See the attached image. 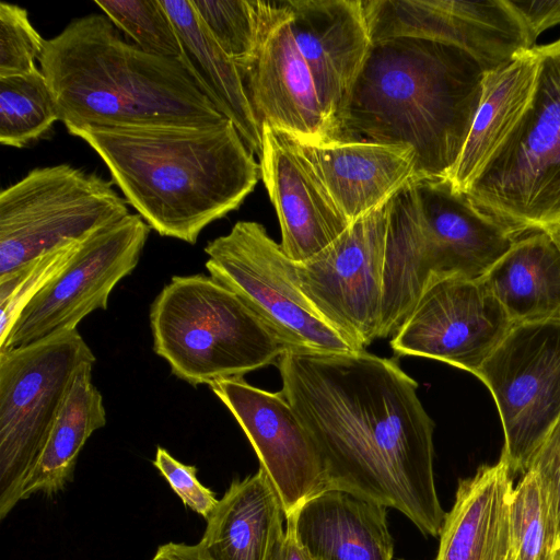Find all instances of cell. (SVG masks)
Instances as JSON below:
<instances>
[{
    "mask_svg": "<svg viewBox=\"0 0 560 560\" xmlns=\"http://www.w3.org/2000/svg\"><path fill=\"white\" fill-rule=\"evenodd\" d=\"M277 365L327 488L395 509L423 535L440 536L446 513L434 482V422L398 359L287 349Z\"/></svg>",
    "mask_w": 560,
    "mask_h": 560,
    "instance_id": "1",
    "label": "cell"
},
{
    "mask_svg": "<svg viewBox=\"0 0 560 560\" xmlns=\"http://www.w3.org/2000/svg\"><path fill=\"white\" fill-rule=\"evenodd\" d=\"M107 166L114 183L161 236L196 244L203 229L254 190L260 164L229 119L208 126L69 129Z\"/></svg>",
    "mask_w": 560,
    "mask_h": 560,
    "instance_id": "2",
    "label": "cell"
},
{
    "mask_svg": "<svg viewBox=\"0 0 560 560\" xmlns=\"http://www.w3.org/2000/svg\"><path fill=\"white\" fill-rule=\"evenodd\" d=\"M483 77L470 55L447 44L373 42L339 115L338 141L408 145L416 179L447 178L470 131Z\"/></svg>",
    "mask_w": 560,
    "mask_h": 560,
    "instance_id": "3",
    "label": "cell"
},
{
    "mask_svg": "<svg viewBox=\"0 0 560 560\" xmlns=\"http://www.w3.org/2000/svg\"><path fill=\"white\" fill-rule=\"evenodd\" d=\"M38 62L67 130L208 126L225 119L184 57L154 56L122 40L103 14L75 18L45 39Z\"/></svg>",
    "mask_w": 560,
    "mask_h": 560,
    "instance_id": "4",
    "label": "cell"
},
{
    "mask_svg": "<svg viewBox=\"0 0 560 560\" xmlns=\"http://www.w3.org/2000/svg\"><path fill=\"white\" fill-rule=\"evenodd\" d=\"M153 350L197 386L273 363L287 347L233 291L211 276H173L150 307Z\"/></svg>",
    "mask_w": 560,
    "mask_h": 560,
    "instance_id": "5",
    "label": "cell"
},
{
    "mask_svg": "<svg viewBox=\"0 0 560 560\" xmlns=\"http://www.w3.org/2000/svg\"><path fill=\"white\" fill-rule=\"evenodd\" d=\"M535 47L530 101L465 192L518 235L560 223V37Z\"/></svg>",
    "mask_w": 560,
    "mask_h": 560,
    "instance_id": "6",
    "label": "cell"
},
{
    "mask_svg": "<svg viewBox=\"0 0 560 560\" xmlns=\"http://www.w3.org/2000/svg\"><path fill=\"white\" fill-rule=\"evenodd\" d=\"M96 358L78 329L0 351V518L22 501V487L73 380Z\"/></svg>",
    "mask_w": 560,
    "mask_h": 560,
    "instance_id": "7",
    "label": "cell"
},
{
    "mask_svg": "<svg viewBox=\"0 0 560 560\" xmlns=\"http://www.w3.org/2000/svg\"><path fill=\"white\" fill-rule=\"evenodd\" d=\"M127 214L98 175L70 164L34 168L0 192V278Z\"/></svg>",
    "mask_w": 560,
    "mask_h": 560,
    "instance_id": "8",
    "label": "cell"
},
{
    "mask_svg": "<svg viewBox=\"0 0 560 560\" xmlns=\"http://www.w3.org/2000/svg\"><path fill=\"white\" fill-rule=\"evenodd\" d=\"M412 184L418 209L402 223L394 249L398 284L411 299L443 278L481 279L521 236L453 189L447 178Z\"/></svg>",
    "mask_w": 560,
    "mask_h": 560,
    "instance_id": "9",
    "label": "cell"
},
{
    "mask_svg": "<svg viewBox=\"0 0 560 560\" xmlns=\"http://www.w3.org/2000/svg\"><path fill=\"white\" fill-rule=\"evenodd\" d=\"M206 269L233 291L287 349L353 351L302 292L295 261L255 221H238L205 247Z\"/></svg>",
    "mask_w": 560,
    "mask_h": 560,
    "instance_id": "10",
    "label": "cell"
},
{
    "mask_svg": "<svg viewBox=\"0 0 560 560\" xmlns=\"http://www.w3.org/2000/svg\"><path fill=\"white\" fill-rule=\"evenodd\" d=\"M476 376L492 394L502 421V457L525 474L560 420V322L514 324Z\"/></svg>",
    "mask_w": 560,
    "mask_h": 560,
    "instance_id": "11",
    "label": "cell"
},
{
    "mask_svg": "<svg viewBox=\"0 0 560 560\" xmlns=\"http://www.w3.org/2000/svg\"><path fill=\"white\" fill-rule=\"evenodd\" d=\"M150 231L138 213H129L81 240L60 272L22 310L0 351L78 329L88 315L107 310L114 288L136 269Z\"/></svg>",
    "mask_w": 560,
    "mask_h": 560,
    "instance_id": "12",
    "label": "cell"
},
{
    "mask_svg": "<svg viewBox=\"0 0 560 560\" xmlns=\"http://www.w3.org/2000/svg\"><path fill=\"white\" fill-rule=\"evenodd\" d=\"M390 199L295 262L302 292L353 351H364L378 335Z\"/></svg>",
    "mask_w": 560,
    "mask_h": 560,
    "instance_id": "13",
    "label": "cell"
},
{
    "mask_svg": "<svg viewBox=\"0 0 560 560\" xmlns=\"http://www.w3.org/2000/svg\"><path fill=\"white\" fill-rule=\"evenodd\" d=\"M373 42L423 38L457 47L485 72L498 69L535 46L509 0H362Z\"/></svg>",
    "mask_w": 560,
    "mask_h": 560,
    "instance_id": "14",
    "label": "cell"
},
{
    "mask_svg": "<svg viewBox=\"0 0 560 560\" xmlns=\"http://www.w3.org/2000/svg\"><path fill=\"white\" fill-rule=\"evenodd\" d=\"M513 322L481 279L430 284L393 335L396 355L442 361L476 375Z\"/></svg>",
    "mask_w": 560,
    "mask_h": 560,
    "instance_id": "15",
    "label": "cell"
},
{
    "mask_svg": "<svg viewBox=\"0 0 560 560\" xmlns=\"http://www.w3.org/2000/svg\"><path fill=\"white\" fill-rule=\"evenodd\" d=\"M209 386L247 436L287 517L327 489L316 444L281 390L255 387L244 377L224 378Z\"/></svg>",
    "mask_w": 560,
    "mask_h": 560,
    "instance_id": "16",
    "label": "cell"
},
{
    "mask_svg": "<svg viewBox=\"0 0 560 560\" xmlns=\"http://www.w3.org/2000/svg\"><path fill=\"white\" fill-rule=\"evenodd\" d=\"M240 71L261 125L304 143L337 141L293 37L289 0L264 1L259 48L252 65Z\"/></svg>",
    "mask_w": 560,
    "mask_h": 560,
    "instance_id": "17",
    "label": "cell"
},
{
    "mask_svg": "<svg viewBox=\"0 0 560 560\" xmlns=\"http://www.w3.org/2000/svg\"><path fill=\"white\" fill-rule=\"evenodd\" d=\"M261 137L260 173L278 214L280 245L291 260L305 261L332 243L350 223L295 137L265 122Z\"/></svg>",
    "mask_w": 560,
    "mask_h": 560,
    "instance_id": "18",
    "label": "cell"
},
{
    "mask_svg": "<svg viewBox=\"0 0 560 560\" xmlns=\"http://www.w3.org/2000/svg\"><path fill=\"white\" fill-rule=\"evenodd\" d=\"M290 24L325 115L337 122L371 46L362 0H289Z\"/></svg>",
    "mask_w": 560,
    "mask_h": 560,
    "instance_id": "19",
    "label": "cell"
},
{
    "mask_svg": "<svg viewBox=\"0 0 560 560\" xmlns=\"http://www.w3.org/2000/svg\"><path fill=\"white\" fill-rule=\"evenodd\" d=\"M298 142L349 223L387 202L416 179V153L408 145L366 140Z\"/></svg>",
    "mask_w": 560,
    "mask_h": 560,
    "instance_id": "20",
    "label": "cell"
},
{
    "mask_svg": "<svg viewBox=\"0 0 560 560\" xmlns=\"http://www.w3.org/2000/svg\"><path fill=\"white\" fill-rule=\"evenodd\" d=\"M387 508L327 488L302 503L285 524L310 560H393Z\"/></svg>",
    "mask_w": 560,
    "mask_h": 560,
    "instance_id": "21",
    "label": "cell"
},
{
    "mask_svg": "<svg viewBox=\"0 0 560 560\" xmlns=\"http://www.w3.org/2000/svg\"><path fill=\"white\" fill-rule=\"evenodd\" d=\"M206 521L198 544L210 560H272L285 535L287 515L259 467L233 480Z\"/></svg>",
    "mask_w": 560,
    "mask_h": 560,
    "instance_id": "22",
    "label": "cell"
},
{
    "mask_svg": "<svg viewBox=\"0 0 560 560\" xmlns=\"http://www.w3.org/2000/svg\"><path fill=\"white\" fill-rule=\"evenodd\" d=\"M512 490V472L502 456L462 479L445 515L435 560H506Z\"/></svg>",
    "mask_w": 560,
    "mask_h": 560,
    "instance_id": "23",
    "label": "cell"
},
{
    "mask_svg": "<svg viewBox=\"0 0 560 560\" xmlns=\"http://www.w3.org/2000/svg\"><path fill=\"white\" fill-rule=\"evenodd\" d=\"M538 69L536 47L485 72L482 94L460 155L447 179L466 192L527 107Z\"/></svg>",
    "mask_w": 560,
    "mask_h": 560,
    "instance_id": "24",
    "label": "cell"
},
{
    "mask_svg": "<svg viewBox=\"0 0 560 560\" xmlns=\"http://www.w3.org/2000/svg\"><path fill=\"white\" fill-rule=\"evenodd\" d=\"M481 280L513 324L560 322V250L544 231L517 237Z\"/></svg>",
    "mask_w": 560,
    "mask_h": 560,
    "instance_id": "25",
    "label": "cell"
},
{
    "mask_svg": "<svg viewBox=\"0 0 560 560\" xmlns=\"http://www.w3.org/2000/svg\"><path fill=\"white\" fill-rule=\"evenodd\" d=\"M178 32L184 59L217 109L233 122L248 149L260 156L261 122L241 71L211 36L190 0H161Z\"/></svg>",
    "mask_w": 560,
    "mask_h": 560,
    "instance_id": "26",
    "label": "cell"
},
{
    "mask_svg": "<svg viewBox=\"0 0 560 560\" xmlns=\"http://www.w3.org/2000/svg\"><path fill=\"white\" fill-rule=\"evenodd\" d=\"M94 362L79 369L67 399L22 487V500L51 497L73 480L79 455L90 436L106 425L103 396L92 382Z\"/></svg>",
    "mask_w": 560,
    "mask_h": 560,
    "instance_id": "27",
    "label": "cell"
},
{
    "mask_svg": "<svg viewBox=\"0 0 560 560\" xmlns=\"http://www.w3.org/2000/svg\"><path fill=\"white\" fill-rule=\"evenodd\" d=\"M59 120L55 96L44 73L31 71L0 77V143L23 148Z\"/></svg>",
    "mask_w": 560,
    "mask_h": 560,
    "instance_id": "28",
    "label": "cell"
},
{
    "mask_svg": "<svg viewBox=\"0 0 560 560\" xmlns=\"http://www.w3.org/2000/svg\"><path fill=\"white\" fill-rule=\"evenodd\" d=\"M511 547L518 560H553L560 547L556 516L535 471L528 469L509 503Z\"/></svg>",
    "mask_w": 560,
    "mask_h": 560,
    "instance_id": "29",
    "label": "cell"
},
{
    "mask_svg": "<svg viewBox=\"0 0 560 560\" xmlns=\"http://www.w3.org/2000/svg\"><path fill=\"white\" fill-rule=\"evenodd\" d=\"M197 15L240 70L254 61L261 39L264 1L190 0Z\"/></svg>",
    "mask_w": 560,
    "mask_h": 560,
    "instance_id": "30",
    "label": "cell"
},
{
    "mask_svg": "<svg viewBox=\"0 0 560 560\" xmlns=\"http://www.w3.org/2000/svg\"><path fill=\"white\" fill-rule=\"evenodd\" d=\"M94 3L143 51L183 58L178 32L161 0H95Z\"/></svg>",
    "mask_w": 560,
    "mask_h": 560,
    "instance_id": "31",
    "label": "cell"
},
{
    "mask_svg": "<svg viewBox=\"0 0 560 560\" xmlns=\"http://www.w3.org/2000/svg\"><path fill=\"white\" fill-rule=\"evenodd\" d=\"M79 242L52 250L0 278V341L25 305L65 267Z\"/></svg>",
    "mask_w": 560,
    "mask_h": 560,
    "instance_id": "32",
    "label": "cell"
},
{
    "mask_svg": "<svg viewBox=\"0 0 560 560\" xmlns=\"http://www.w3.org/2000/svg\"><path fill=\"white\" fill-rule=\"evenodd\" d=\"M44 38L16 4L0 2V77L23 73L36 68Z\"/></svg>",
    "mask_w": 560,
    "mask_h": 560,
    "instance_id": "33",
    "label": "cell"
},
{
    "mask_svg": "<svg viewBox=\"0 0 560 560\" xmlns=\"http://www.w3.org/2000/svg\"><path fill=\"white\" fill-rule=\"evenodd\" d=\"M153 466L168 482L185 506L201 515L209 517L219 499L212 490L205 487L197 478V468L186 465L164 447L158 446L152 462Z\"/></svg>",
    "mask_w": 560,
    "mask_h": 560,
    "instance_id": "34",
    "label": "cell"
},
{
    "mask_svg": "<svg viewBox=\"0 0 560 560\" xmlns=\"http://www.w3.org/2000/svg\"><path fill=\"white\" fill-rule=\"evenodd\" d=\"M528 469L536 472L545 489L560 538V420L534 454Z\"/></svg>",
    "mask_w": 560,
    "mask_h": 560,
    "instance_id": "35",
    "label": "cell"
},
{
    "mask_svg": "<svg viewBox=\"0 0 560 560\" xmlns=\"http://www.w3.org/2000/svg\"><path fill=\"white\" fill-rule=\"evenodd\" d=\"M509 1L535 43L541 32L560 23V0Z\"/></svg>",
    "mask_w": 560,
    "mask_h": 560,
    "instance_id": "36",
    "label": "cell"
},
{
    "mask_svg": "<svg viewBox=\"0 0 560 560\" xmlns=\"http://www.w3.org/2000/svg\"><path fill=\"white\" fill-rule=\"evenodd\" d=\"M151 560H210L199 544L166 542L161 545Z\"/></svg>",
    "mask_w": 560,
    "mask_h": 560,
    "instance_id": "37",
    "label": "cell"
},
{
    "mask_svg": "<svg viewBox=\"0 0 560 560\" xmlns=\"http://www.w3.org/2000/svg\"><path fill=\"white\" fill-rule=\"evenodd\" d=\"M272 560H310L298 545L292 529L287 524L284 538Z\"/></svg>",
    "mask_w": 560,
    "mask_h": 560,
    "instance_id": "38",
    "label": "cell"
},
{
    "mask_svg": "<svg viewBox=\"0 0 560 560\" xmlns=\"http://www.w3.org/2000/svg\"><path fill=\"white\" fill-rule=\"evenodd\" d=\"M556 244L560 250V223L551 224L541 229Z\"/></svg>",
    "mask_w": 560,
    "mask_h": 560,
    "instance_id": "39",
    "label": "cell"
},
{
    "mask_svg": "<svg viewBox=\"0 0 560 560\" xmlns=\"http://www.w3.org/2000/svg\"><path fill=\"white\" fill-rule=\"evenodd\" d=\"M506 560H518L517 556H516V553H515V551L513 550L512 547L510 548V551H509V555L506 557Z\"/></svg>",
    "mask_w": 560,
    "mask_h": 560,
    "instance_id": "40",
    "label": "cell"
},
{
    "mask_svg": "<svg viewBox=\"0 0 560 560\" xmlns=\"http://www.w3.org/2000/svg\"><path fill=\"white\" fill-rule=\"evenodd\" d=\"M553 560H560V547L559 549L557 550V553L555 556V559Z\"/></svg>",
    "mask_w": 560,
    "mask_h": 560,
    "instance_id": "41",
    "label": "cell"
}]
</instances>
